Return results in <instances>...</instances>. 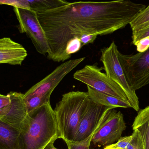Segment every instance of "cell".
Listing matches in <instances>:
<instances>
[{
  "mask_svg": "<svg viewBox=\"0 0 149 149\" xmlns=\"http://www.w3.org/2000/svg\"><path fill=\"white\" fill-rule=\"evenodd\" d=\"M146 8L130 1H79L36 13L49 43L47 58L56 62L69 59V41L83 34H112L130 24Z\"/></svg>",
  "mask_w": 149,
  "mask_h": 149,
  "instance_id": "1",
  "label": "cell"
},
{
  "mask_svg": "<svg viewBox=\"0 0 149 149\" xmlns=\"http://www.w3.org/2000/svg\"><path fill=\"white\" fill-rule=\"evenodd\" d=\"M57 136L59 138L56 115L48 102L27 114L20 128L19 149H43Z\"/></svg>",
  "mask_w": 149,
  "mask_h": 149,
  "instance_id": "2",
  "label": "cell"
},
{
  "mask_svg": "<svg viewBox=\"0 0 149 149\" xmlns=\"http://www.w3.org/2000/svg\"><path fill=\"white\" fill-rule=\"evenodd\" d=\"M91 100L87 92L76 91L63 94L54 110L59 138L65 142L73 141Z\"/></svg>",
  "mask_w": 149,
  "mask_h": 149,
  "instance_id": "3",
  "label": "cell"
},
{
  "mask_svg": "<svg viewBox=\"0 0 149 149\" xmlns=\"http://www.w3.org/2000/svg\"><path fill=\"white\" fill-rule=\"evenodd\" d=\"M118 58L131 89L136 90L149 84V47L143 52L124 55L119 52Z\"/></svg>",
  "mask_w": 149,
  "mask_h": 149,
  "instance_id": "4",
  "label": "cell"
},
{
  "mask_svg": "<svg viewBox=\"0 0 149 149\" xmlns=\"http://www.w3.org/2000/svg\"><path fill=\"white\" fill-rule=\"evenodd\" d=\"M100 61L103 65V69L109 78L118 84L124 91L128 99L131 108L139 110V101L136 92L129 85L118 58L119 50L114 42L108 47L101 49Z\"/></svg>",
  "mask_w": 149,
  "mask_h": 149,
  "instance_id": "5",
  "label": "cell"
},
{
  "mask_svg": "<svg viewBox=\"0 0 149 149\" xmlns=\"http://www.w3.org/2000/svg\"><path fill=\"white\" fill-rule=\"evenodd\" d=\"M102 69L95 64L87 65L75 72L73 78L96 91L129 101L122 88L102 72Z\"/></svg>",
  "mask_w": 149,
  "mask_h": 149,
  "instance_id": "6",
  "label": "cell"
},
{
  "mask_svg": "<svg viewBox=\"0 0 149 149\" xmlns=\"http://www.w3.org/2000/svg\"><path fill=\"white\" fill-rule=\"evenodd\" d=\"M19 22L21 33H25L31 39L38 52L45 56L49 52V43L36 12L26 9L14 8Z\"/></svg>",
  "mask_w": 149,
  "mask_h": 149,
  "instance_id": "7",
  "label": "cell"
},
{
  "mask_svg": "<svg viewBox=\"0 0 149 149\" xmlns=\"http://www.w3.org/2000/svg\"><path fill=\"white\" fill-rule=\"evenodd\" d=\"M126 128L123 114L113 108L95 132L91 143L97 147L112 145L120 140Z\"/></svg>",
  "mask_w": 149,
  "mask_h": 149,
  "instance_id": "8",
  "label": "cell"
},
{
  "mask_svg": "<svg viewBox=\"0 0 149 149\" xmlns=\"http://www.w3.org/2000/svg\"><path fill=\"white\" fill-rule=\"evenodd\" d=\"M85 57L71 59L57 67L51 73L32 86L24 94V99L33 96L50 98L54 89L66 75L72 71Z\"/></svg>",
  "mask_w": 149,
  "mask_h": 149,
  "instance_id": "9",
  "label": "cell"
},
{
  "mask_svg": "<svg viewBox=\"0 0 149 149\" xmlns=\"http://www.w3.org/2000/svg\"><path fill=\"white\" fill-rule=\"evenodd\" d=\"M112 109L91 100L78 126L73 141L81 142L92 135L105 120Z\"/></svg>",
  "mask_w": 149,
  "mask_h": 149,
  "instance_id": "10",
  "label": "cell"
},
{
  "mask_svg": "<svg viewBox=\"0 0 149 149\" xmlns=\"http://www.w3.org/2000/svg\"><path fill=\"white\" fill-rule=\"evenodd\" d=\"M27 55L22 45L10 38H0V64L21 65Z\"/></svg>",
  "mask_w": 149,
  "mask_h": 149,
  "instance_id": "11",
  "label": "cell"
},
{
  "mask_svg": "<svg viewBox=\"0 0 149 149\" xmlns=\"http://www.w3.org/2000/svg\"><path fill=\"white\" fill-rule=\"evenodd\" d=\"M8 95L10 100V109L1 120L20 130L21 125L28 114L24 100V94L11 92Z\"/></svg>",
  "mask_w": 149,
  "mask_h": 149,
  "instance_id": "12",
  "label": "cell"
},
{
  "mask_svg": "<svg viewBox=\"0 0 149 149\" xmlns=\"http://www.w3.org/2000/svg\"><path fill=\"white\" fill-rule=\"evenodd\" d=\"M20 130L0 120V149H20Z\"/></svg>",
  "mask_w": 149,
  "mask_h": 149,
  "instance_id": "13",
  "label": "cell"
},
{
  "mask_svg": "<svg viewBox=\"0 0 149 149\" xmlns=\"http://www.w3.org/2000/svg\"><path fill=\"white\" fill-rule=\"evenodd\" d=\"M87 89L89 97L95 103L111 108H131V105L128 101L98 92L88 86H87Z\"/></svg>",
  "mask_w": 149,
  "mask_h": 149,
  "instance_id": "14",
  "label": "cell"
},
{
  "mask_svg": "<svg viewBox=\"0 0 149 149\" xmlns=\"http://www.w3.org/2000/svg\"><path fill=\"white\" fill-rule=\"evenodd\" d=\"M132 128L133 130H138L141 134L144 149H149V106L138 112Z\"/></svg>",
  "mask_w": 149,
  "mask_h": 149,
  "instance_id": "15",
  "label": "cell"
},
{
  "mask_svg": "<svg viewBox=\"0 0 149 149\" xmlns=\"http://www.w3.org/2000/svg\"><path fill=\"white\" fill-rule=\"evenodd\" d=\"M30 10L37 13L56 8L66 5L69 2L63 0L28 1Z\"/></svg>",
  "mask_w": 149,
  "mask_h": 149,
  "instance_id": "16",
  "label": "cell"
},
{
  "mask_svg": "<svg viewBox=\"0 0 149 149\" xmlns=\"http://www.w3.org/2000/svg\"><path fill=\"white\" fill-rule=\"evenodd\" d=\"M132 33L149 27V12L141 13L130 23Z\"/></svg>",
  "mask_w": 149,
  "mask_h": 149,
  "instance_id": "17",
  "label": "cell"
},
{
  "mask_svg": "<svg viewBox=\"0 0 149 149\" xmlns=\"http://www.w3.org/2000/svg\"><path fill=\"white\" fill-rule=\"evenodd\" d=\"M28 113L50 102V98L33 96L24 99Z\"/></svg>",
  "mask_w": 149,
  "mask_h": 149,
  "instance_id": "18",
  "label": "cell"
},
{
  "mask_svg": "<svg viewBox=\"0 0 149 149\" xmlns=\"http://www.w3.org/2000/svg\"><path fill=\"white\" fill-rule=\"evenodd\" d=\"M131 135L132 139L127 149H144L143 140L139 131L134 130Z\"/></svg>",
  "mask_w": 149,
  "mask_h": 149,
  "instance_id": "19",
  "label": "cell"
},
{
  "mask_svg": "<svg viewBox=\"0 0 149 149\" xmlns=\"http://www.w3.org/2000/svg\"><path fill=\"white\" fill-rule=\"evenodd\" d=\"M82 47L81 43L78 38H74L69 41L67 43L65 50L68 59L70 58L72 54L78 52Z\"/></svg>",
  "mask_w": 149,
  "mask_h": 149,
  "instance_id": "20",
  "label": "cell"
},
{
  "mask_svg": "<svg viewBox=\"0 0 149 149\" xmlns=\"http://www.w3.org/2000/svg\"><path fill=\"white\" fill-rule=\"evenodd\" d=\"M94 133L90 136L87 139L81 142H75L70 141L65 142L68 146V149H90L89 148H90L91 141Z\"/></svg>",
  "mask_w": 149,
  "mask_h": 149,
  "instance_id": "21",
  "label": "cell"
},
{
  "mask_svg": "<svg viewBox=\"0 0 149 149\" xmlns=\"http://www.w3.org/2000/svg\"><path fill=\"white\" fill-rule=\"evenodd\" d=\"M10 100L8 95L0 94V120L9 112Z\"/></svg>",
  "mask_w": 149,
  "mask_h": 149,
  "instance_id": "22",
  "label": "cell"
},
{
  "mask_svg": "<svg viewBox=\"0 0 149 149\" xmlns=\"http://www.w3.org/2000/svg\"><path fill=\"white\" fill-rule=\"evenodd\" d=\"M131 139L132 135L121 137L117 142L105 147L103 149H127Z\"/></svg>",
  "mask_w": 149,
  "mask_h": 149,
  "instance_id": "23",
  "label": "cell"
},
{
  "mask_svg": "<svg viewBox=\"0 0 149 149\" xmlns=\"http://www.w3.org/2000/svg\"><path fill=\"white\" fill-rule=\"evenodd\" d=\"M0 4L13 6L14 8H21L30 10L28 0H4L0 1Z\"/></svg>",
  "mask_w": 149,
  "mask_h": 149,
  "instance_id": "24",
  "label": "cell"
},
{
  "mask_svg": "<svg viewBox=\"0 0 149 149\" xmlns=\"http://www.w3.org/2000/svg\"><path fill=\"white\" fill-rule=\"evenodd\" d=\"M147 38H149V27L136 33H132V43L136 45L140 40Z\"/></svg>",
  "mask_w": 149,
  "mask_h": 149,
  "instance_id": "25",
  "label": "cell"
},
{
  "mask_svg": "<svg viewBox=\"0 0 149 149\" xmlns=\"http://www.w3.org/2000/svg\"><path fill=\"white\" fill-rule=\"evenodd\" d=\"M97 36L96 35L83 34L79 37V39L81 43L82 46H83L88 44L93 43Z\"/></svg>",
  "mask_w": 149,
  "mask_h": 149,
  "instance_id": "26",
  "label": "cell"
},
{
  "mask_svg": "<svg viewBox=\"0 0 149 149\" xmlns=\"http://www.w3.org/2000/svg\"><path fill=\"white\" fill-rule=\"evenodd\" d=\"M136 46L138 52H142L145 51L149 47V38H143L140 40Z\"/></svg>",
  "mask_w": 149,
  "mask_h": 149,
  "instance_id": "27",
  "label": "cell"
},
{
  "mask_svg": "<svg viewBox=\"0 0 149 149\" xmlns=\"http://www.w3.org/2000/svg\"><path fill=\"white\" fill-rule=\"evenodd\" d=\"M58 139H59L58 136H57L54 137L43 149H58L55 148V146H54V143L55 141L57 140Z\"/></svg>",
  "mask_w": 149,
  "mask_h": 149,
  "instance_id": "28",
  "label": "cell"
},
{
  "mask_svg": "<svg viewBox=\"0 0 149 149\" xmlns=\"http://www.w3.org/2000/svg\"><path fill=\"white\" fill-rule=\"evenodd\" d=\"M149 12V4L148 6V7H146L142 11L141 13L142 14H143V13H146V12Z\"/></svg>",
  "mask_w": 149,
  "mask_h": 149,
  "instance_id": "29",
  "label": "cell"
}]
</instances>
